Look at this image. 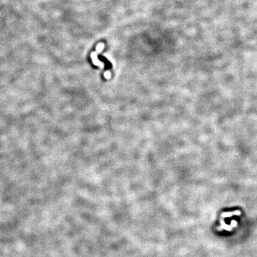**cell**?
Segmentation results:
<instances>
[{
  "instance_id": "1",
  "label": "cell",
  "mask_w": 257,
  "mask_h": 257,
  "mask_svg": "<svg viewBox=\"0 0 257 257\" xmlns=\"http://www.w3.org/2000/svg\"><path fill=\"white\" fill-rule=\"evenodd\" d=\"M241 211H235L233 212H226L223 213L222 214V219H224L226 217H230L232 215H241Z\"/></svg>"
}]
</instances>
